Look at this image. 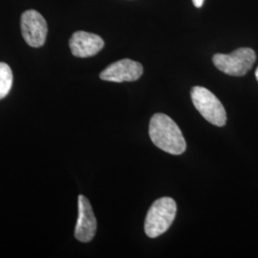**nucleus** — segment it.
Masks as SVG:
<instances>
[{
	"label": "nucleus",
	"mask_w": 258,
	"mask_h": 258,
	"mask_svg": "<svg viewBox=\"0 0 258 258\" xmlns=\"http://www.w3.org/2000/svg\"><path fill=\"white\" fill-rule=\"evenodd\" d=\"M149 137L157 148L172 155H181L186 143L180 127L166 114L156 113L149 121Z\"/></svg>",
	"instance_id": "nucleus-1"
},
{
	"label": "nucleus",
	"mask_w": 258,
	"mask_h": 258,
	"mask_svg": "<svg viewBox=\"0 0 258 258\" xmlns=\"http://www.w3.org/2000/svg\"><path fill=\"white\" fill-rule=\"evenodd\" d=\"M177 213L176 202L170 197H162L151 205L148 210L145 231L150 238H156L165 233L172 225Z\"/></svg>",
	"instance_id": "nucleus-2"
},
{
	"label": "nucleus",
	"mask_w": 258,
	"mask_h": 258,
	"mask_svg": "<svg viewBox=\"0 0 258 258\" xmlns=\"http://www.w3.org/2000/svg\"><path fill=\"white\" fill-rule=\"evenodd\" d=\"M256 60L255 52L247 47L238 48L231 54H215L212 57L213 64L225 74L242 77L251 69Z\"/></svg>",
	"instance_id": "nucleus-3"
},
{
	"label": "nucleus",
	"mask_w": 258,
	"mask_h": 258,
	"mask_svg": "<svg viewBox=\"0 0 258 258\" xmlns=\"http://www.w3.org/2000/svg\"><path fill=\"white\" fill-rule=\"evenodd\" d=\"M190 96L195 108L209 122L216 126L226 124L227 113L221 102L213 93L202 86H195Z\"/></svg>",
	"instance_id": "nucleus-4"
},
{
	"label": "nucleus",
	"mask_w": 258,
	"mask_h": 258,
	"mask_svg": "<svg viewBox=\"0 0 258 258\" xmlns=\"http://www.w3.org/2000/svg\"><path fill=\"white\" fill-rule=\"evenodd\" d=\"M21 33L28 45L34 48L43 46L46 41V20L35 10H29L21 16Z\"/></svg>",
	"instance_id": "nucleus-5"
},
{
	"label": "nucleus",
	"mask_w": 258,
	"mask_h": 258,
	"mask_svg": "<svg viewBox=\"0 0 258 258\" xmlns=\"http://www.w3.org/2000/svg\"><path fill=\"white\" fill-rule=\"evenodd\" d=\"M143 72L144 68L140 62L124 58L106 67L100 75V78L102 81L113 83L135 82L141 78Z\"/></svg>",
	"instance_id": "nucleus-6"
},
{
	"label": "nucleus",
	"mask_w": 258,
	"mask_h": 258,
	"mask_svg": "<svg viewBox=\"0 0 258 258\" xmlns=\"http://www.w3.org/2000/svg\"><path fill=\"white\" fill-rule=\"evenodd\" d=\"M79 203V216L75 228V237L79 241L87 243L94 238L97 231V220L93 212L92 206L88 199L80 195Z\"/></svg>",
	"instance_id": "nucleus-7"
},
{
	"label": "nucleus",
	"mask_w": 258,
	"mask_h": 258,
	"mask_svg": "<svg viewBox=\"0 0 258 258\" xmlns=\"http://www.w3.org/2000/svg\"><path fill=\"white\" fill-rule=\"evenodd\" d=\"M69 45L75 56L89 57L97 55L102 50L104 46V41L98 35L78 31L70 38Z\"/></svg>",
	"instance_id": "nucleus-8"
},
{
	"label": "nucleus",
	"mask_w": 258,
	"mask_h": 258,
	"mask_svg": "<svg viewBox=\"0 0 258 258\" xmlns=\"http://www.w3.org/2000/svg\"><path fill=\"white\" fill-rule=\"evenodd\" d=\"M13 85V72L9 65L0 62V100L4 99Z\"/></svg>",
	"instance_id": "nucleus-9"
},
{
	"label": "nucleus",
	"mask_w": 258,
	"mask_h": 258,
	"mask_svg": "<svg viewBox=\"0 0 258 258\" xmlns=\"http://www.w3.org/2000/svg\"><path fill=\"white\" fill-rule=\"evenodd\" d=\"M204 1H205V0H192L194 6H195L196 8H201V7L203 6Z\"/></svg>",
	"instance_id": "nucleus-10"
},
{
	"label": "nucleus",
	"mask_w": 258,
	"mask_h": 258,
	"mask_svg": "<svg viewBox=\"0 0 258 258\" xmlns=\"http://www.w3.org/2000/svg\"><path fill=\"white\" fill-rule=\"evenodd\" d=\"M255 78H256L258 82V67L256 68V70H255Z\"/></svg>",
	"instance_id": "nucleus-11"
}]
</instances>
